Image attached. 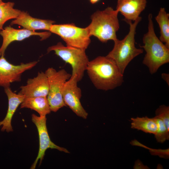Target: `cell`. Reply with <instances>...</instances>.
I'll return each instance as SVG.
<instances>
[{"label":"cell","instance_id":"obj_1","mask_svg":"<svg viewBox=\"0 0 169 169\" xmlns=\"http://www.w3.org/2000/svg\"><path fill=\"white\" fill-rule=\"evenodd\" d=\"M86 71L98 90H112L120 86L124 82L123 74L115 62L107 56H99L89 61Z\"/></svg>","mask_w":169,"mask_h":169},{"label":"cell","instance_id":"obj_2","mask_svg":"<svg viewBox=\"0 0 169 169\" xmlns=\"http://www.w3.org/2000/svg\"><path fill=\"white\" fill-rule=\"evenodd\" d=\"M148 20V31L142 38L144 45L140 47L146 52L142 63L148 68L150 73L153 74L162 65L169 63V48L156 35L152 14H149Z\"/></svg>","mask_w":169,"mask_h":169},{"label":"cell","instance_id":"obj_3","mask_svg":"<svg viewBox=\"0 0 169 169\" xmlns=\"http://www.w3.org/2000/svg\"><path fill=\"white\" fill-rule=\"evenodd\" d=\"M141 20V18L140 17L133 23L131 21L127 22L130 26L128 33L123 39L120 40L117 38L114 41L113 49L106 56L115 62L123 74L131 61L143 52V49L137 48L135 46L136 28Z\"/></svg>","mask_w":169,"mask_h":169},{"label":"cell","instance_id":"obj_4","mask_svg":"<svg viewBox=\"0 0 169 169\" xmlns=\"http://www.w3.org/2000/svg\"><path fill=\"white\" fill-rule=\"evenodd\" d=\"M119 13L111 7L95 12L91 16L90 23L87 27L90 36H93L103 43L117 39L116 33L120 28Z\"/></svg>","mask_w":169,"mask_h":169},{"label":"cell","instance_id":"obj_5","mask_svg":"<svg viewBox=\"0 0 169 169\" xmlns=\"http://www.w3.org/2000/svg\"><path fill=\"white\" fill-rule=\"evenodd\" d=\"M85 50L69 46H64L61 42L49 47L47 52L53 51L66 63L71 66V77H75L78 82L83 77L89 61Z\"/></svg>","mask_w":169,"mask_h":169},{"label":"cell","instance_id":"obj_6","mask_svg":"<svg viewBox=\"0 0 169 169\" xmlns=\"http://www.w3.org/2000/svg\"><path fill=\"white\" fill-rule=\"evenodd\" d=\"M49 84V91L47 98L51 111L56 112L61 108L66 106L63 96V91L66 82L71 74L64 69L58 71L52 67L45 71Z\"/></svg>","mask_w":169,"mask_h":169},{"label":"cell","instance_id":"obj_7","mask_svg":"<svg viewBox=\"0 0 169 169\" xmlns=\"http://www.w3.org/2000/svg\"><path fill=\"white\" fill-rule=\"evenodd\" d=\"M49 32L59 36L66 46L86 50L90 43L87 28L78 27L73 23L53 24Z\"/></svg>","mask_w":169,"mask_h":169},{"label":"cell","instance_id":"obj_8","mask_svg":"<svg viewBox=\"0 0 169 169\" xmlns=\"http://www.w3.org/2000/svg\"><path fill=\"white\" fill-rule=\"evenodd\" d=\"M32 120L37 128L39 139V149L38 156L30 169H34L38 161L41 164L44 159L46 151L48 148L56 149L67 153L69 152L66 148L59 146L51 141L49 137L46 126V116H38L32 115Z\"/></svg>","mask_w":169,"mask_h":169},{"label":"cell","instance_id":"obj_9","mask_svg":"<svg viewBox=\"0 0 169 169\" xmlns=\"http://www.w3.org/2000/svg\"><path fill=\"white\" fill-rule=\"evenodd\" d=\"M37 63L34 61L15 65L8 62L4 55H2L0 58V86L4 88L10 87L11 83L19 81L22 74L34 67Z\"/></svg>","mask_w":169,"mask_h":169},{"label":"cell","instance_id":"obj_10","mask_svg":"<svg viewBox=\"0 0 169 169\" xmlns=\"http://www.w3.org/2000/svg\"><path fill=\"white\" fill-rule=\"evenodd\" d=\"M78 82L76 79L74 77H70L66 82L63 91V98L66 105L77 115L86 119L88 114L80 101L82 92L78 86Z\"/></svg>","mask_w":169,"mask_h":169},{"label":"cell","instance_id":"obj_11","mask_svg":"<svg viewBox=\"0 0 169 169\" xmlns=\"http://www.w3.org/2000/svg\"><path fill=\"white\" fill-rule=\"evenodd\" d=\"M50 32H37L26 29H17L10 26L5 27L0 31V35L2 37L3 41L0 48V55H4L8 46L14 41H21L32 36H39L41 40L45 39L51 35Z\"/></svg>","mask_w":169,"mask_h":169},{"label":"cell","instance_id":"obj_12","mask_svg":"<svg viewBox=\"0 0 169 169\" xmlns=\"http://www.w3.org/2000/svg\"><path fill=\"white\" fill-rule=\"evenodd\" d=\"M18 94L25 97L47 96L49 91V81L45 73L39 72L37 76L28 79L26 84L20 87Z\"/></svg>","mask_w":169,"mask_h":169},{"label":"cell","instance_id":"obj_13","mask_svg":"<svg viewBox=\"0 0 169 169\" xmlns=\"http://www.w3.org/2000/svg\"><path fill=\"white\" fill-rule=\"evenodd\" d=\"M146 4V0H117L116 10L124 16L126 22H134L140 17Z\"/></svg>","mask_w":169,"mask_h":169},{"label":"cell","instance_id":"obj_14","mask_svg":"<svg viewBox=\"0 0 169 169\" xmlns=\"http://www.w3.org/2000/svg\"><path fill=\"white\" fill-rule=\"evenodd\" d=\"M4 91L8 100V108L4 119L0 121V127L2 126V131L9 132L13 131L11 121L13 116L18 106L21 104L25 96L13 92L10 87L4 88Z\"/></svg>","mask_w":169,"mask_h":169},{"label":"cell","instance_id":"obj_15","mask_svg":"<svg viewBox=\"0 0 169 169\" xmlns=\"http://www.w3.org/2000/svg\"><path fill=\"white\" fill-rule=\"evenodd\" d=\"M54 23V21L50 20L32 17L27 12L21 11L17 18L12 21L11 24H18L30 31L44 30L49 31L51 26Z\"/></svg>","mask_w":169,"mask_h":169},{"label":"cell","instance_id":"obj_16","mask_svg":"<svg viewBox=\"0 0 169 169\" xmlns=\"http://www.w3.org/2000/svg\"><path fill=\"white\" fill-rule=\"evenodd\" d=\"M20 108H27L37 112L40 116H44L51 112L47 96L25 97Z\"/></svg>","mask_w":169,"mask_h":169},{"label":"cell","instance_id":"obj_17","mask_svg":"<svg viewBox=\"0 0 169 169\" xmlns=\"http://www.w3.org/2000/svg\"><path fill=\"white\" fill-rule=\"evenodd\" d=\"M155 19L160 28L159 39L169 48V14L166 13L165 8H161Z\"/></svg>","mask_w":169,"mask_h":169},{"label":"cell","instance_id":"obj_18","mask_svg":"<svg viewBox=\"0 0 169 169\" xmlns=\"http://www.w3.org/2000/svg\"><path fill=\"white\" fill-rule=\"evenodd\" d=\"M131 128L141 130L143 132L155 135L156 133L157 125L154 117L147 116L136 117L131 118Z\"/></svg>","mask_w":169,"mask_h":169},{"label":"cell","instance_id":"obj_19","mask_svg":"<svg viewBox=\"0 0 169 169\" xmlns=\"http://www.w3.org/2000/svg\"><path fill=\"white\" fill-rule=\"evenodd\" d=\"M14 5L11 2H3L0 4V31L3 29V25L6 22L15 19L21 13V11L13 8Z\"/></svg>","mask_w":169,"mask_h":169},{"label":"cell","instance_id":"obj_20","mask_svg":"<svg viewBox=\"0 0 169 169\" xmlns=\"http://www.w3.org/2000/svg\"><path fill=\"white\" fill-rule=\"evenodd\" d=\"M157 125V129L154 135L156 141L160 143H163L169 139V131L167 130L166 125L160 119L155 117H154Z\"/></svg>","mask_w":169,"mask_h":169},{"label":"cell","instance_id":"obj_21","mask_svg":"<svg viewBox=\"0 0 169 169\" xmlns=\"http://www.w3.org/2000/svg\"><path fill=\"white\" fill-rule=\"evenodd\" d=\"M155 117H157L164 123L166 126L169 131V107L165 105H161L155 111Z\"/></svg>","mask_w":169,"mask_h":169},{"label":"cell","instance_id":"obj_22","mask_svg":"<svg viewBox=\"0 0 169 169\" xmlns=\"http://www.w3.org/2000/svg\"><path fill=\"white\" fill-rule=\"evenodd\" d=\"M161 77L169 85V74L167 73H163L161 74Z\"/></svg>","mask_w":169,"mask_h":169},{"label":"cell","instance_id":"obj_23","mask_svg":"<svg viewBox=\"0 0 169 169\" xmlns=\"http://www.w3.org/2000/svg\"><path fill=\"white\" fill-rule=\"evenodd\" d=\"M100 0H90V3L92 4L96 3L98 2Z\"/></svg>","mask_w":169,"mask_h":169},{"label":"cell","instance_id":"obj_24","mask_svg":"<svg viewBox=\"0 0 169 169\" xmlns=\"http://www.w3.org/2000/svg\"><path fill=\"white\" fill-rule=\"evenodd\" d=\"M3 2L2 0H0V4L2 3Z\"/></svg>","mask_w":169,"mask_h":169},{"label":"cell","instance_id":"obj_25","mask_svg":"<svg viewBox=\"0 0 169 169\" xmlns=\"http://www.w3.org/2000/svg\"><path fill=\"white\" fill-rule=\"evenodd\" d=\"M0 56H1L0 55Z\"/></svg>","mask_w":169,"mask_h":169}]
</instances>
